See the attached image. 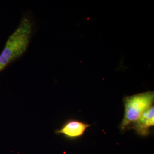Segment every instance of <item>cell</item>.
<instances>
[{
    "mask_svg": "<svg viewBox=\"0 0 154 154\" xmlns=\"http://www.w3.org/2000/svg\"><path fill=\"white\" fill-rule=\"evenodd\" d=\"M32 33L31 21L26 17L22 18L17 29L9 36L0 54V72L25 53Z\"/></svg>",
    "mask_w": 154,
    "mask_h": 154,
    "instance_id": "6da1fadb",
    "label": "cell"
},
{
    "mask_svg": "<svg viewBox=\"0 0 154 154\" xmlns=\"http://www.w3.org/2000/svg\"><path fill=\"white\" fill-rule=\"evenodd\" d=\"M124 115L119 128L122 131L129 129V127L137 121L148 109L153 106L154 93H145L125 96L123 99Z\"/></svg>",
    "mask_w": 154,
    "mask_h": 154,
    "instance_id": "7a4b0ae2",
    "label": "cell"
},
{
    "mask_svg": "<svg viewBox=\"0 0 154 154\" xmlns=\"http://www.w3.org/2000/svg\"><path fill=\"white\" fill-rule=\"evenodd\" d=\"M91 125L75 119H69L64 122L54 133L57 135H62L70 140L79 139L84 134L87 128Z\"/></svg>",
    "mask_w": 154,
    "mask_h": 154,
    "instance_id": "3957f363",
    "label": "cell"
},
{
    "mask_svg": "<svg viewBox=\"0 0 154 154\" xmlns=\"http://www.w3.org/2000/svg\"><path fill=\"white\" fill-rule=\"evenodd\" d=\"M154 125V105L148 109L137 121L129 127L142 137L147 136L150 134V129Z\"/></svg>",
    "mask_w": 154,
    "mask_h": 154,
    "instance_id": "277c9868",
    "label": "cell"
}]
</instances>
